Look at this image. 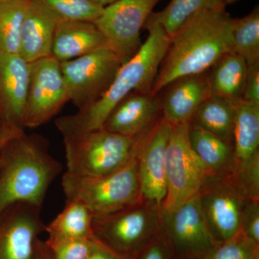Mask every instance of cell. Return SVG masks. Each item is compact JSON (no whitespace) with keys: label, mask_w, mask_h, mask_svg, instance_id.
Returning a JSON list of instances; mask_svg holds the SVG:
<instances>
[{"label":"cell","mask_w":259,"mask_h":259,"mask_svg":"<svg viewBox=\"0 0 259 259\" xmlns=\"http://www.w3.org/2000/svg\"><path fill=\"white\" fill-rule=\"evenodd\" d=\"M144 28L148 30L147 38L138 52L120 66L105 94L90 106L56 120V127L64 137L102 129L117 104L133 92L152 93L170 37L159 23L149 19Z\"/></svg>","instance_id":"obj_1"},{"label":"cell","mask_w":259,"mask_h":259,"mask_svg":"<svg viewBox=\"0 0 259 259\" xmlns=\"http://www.w3.org/2000/svg\"><path fill=\"white\" fill-rule=\"evenodd\" d=\"M233 18L226 10L194 15L170 37L152 88L157 95L177 79L206 72L232 51Z\"/></svg>","instance_id":"obj_2"},{"label":"cell","mask_w":259,"mask_h":259,"mask_svg":"<svg viewBox=\"0 0 259 259\" xmlns=\"http://www.w3.org/2000/svg\"><path fill=\"white\" fill-rule=\"evenodd\" d=\"M0 146V215L18 202L42 207L63 168L49 153L48 140L23 131L5 138Z\"/></svg>","instance_id":"obj_3"},{"label":"cell","mask_w":259,"mask_h":259,"mask_svg":"<svg viewBox=\"0 0 259 259\" xmlns=\"http://www.w3.org/2000/svg\"><path fill=\"white\" fill-rule=\"evenodd\" d=\"M161 206L141 198L129 207L93 218L94 238L122 259L134 258L161 232Z\"/></svg>","instance_id":"obj_4"},{"label":"cell","mask_w":259,"mask_h":259,"mask_svg":"<svg viewBox=\"0 0 259 259\" xmlns=\"http://www.w3.org/2000/svg\"><path fill=\"white\" fill-rule=\"evenodd\" d=\"M138 138L112 134L103 128L65 136L66 173L96 177L118 171L136 157Z\"/></svg>","instance_id":"obj_5"},{"label":"cell","mask_w":259,"mask_h":259,"mask_svg":"<svg viewBox=\"0 0 259 259\" xmlns=\"http://www.w3.org/2000/svg\"><path fill=\"white\" fill-rule=\"evenodd\" d=\"M62 187L66 200L83 204L93 218L117 212L141 199L136 156L118 171L105 176L79 177L66 172Z\"/></svg>","instance_id":"obj_6"},{"label":"cell","mask_w":259,"mask_h":259,"mask_svg":"<svg viewBox=\"0 0 259 259\" xmlns=\"http://www.w3.org/2000/svg\"><path fill=\"white\" fill-rule=\"evenodd\" d=\"M189 126L190 123L171 125L166 149L167 193L161 206L163 212L175 210L197 195L210 177L191 147Z\"/></svg>","instance_id":"obj_7"},{"label":"cell","mask_w":259,"mask_h":259,"mask_svg":"<svg viewBox=\"0 0 259 259\" xmlns=\"http://www.w3.org/2000/svg\"><path fill=\"white\" fill-rule=\"evenodd\" d=\"M60 63L70 100L79 110L93 105L105 94L122 65L110 49Z\"/></svg>","instance_id":"obj_8"},{"label":"cell","mask_w":259,"mask_h":259,"mask_svg":"<svg viewBox=\"0 0 259 259\" xmlns=\"http://www.w3.org/2000/svg\"><path fill=\"white\" fill-rule=\"evenodd\" d=\"M161 0H118L104 8L94 22L106 39L109 49L120 57L122 64L139 50L141 29Z\"/></svg>","instance_id":"obj_9"},{"label":"cell","mask_w":259,"mask_h":259,"mask_svg":"<svg viewBox=\"0 0 259 259\" xmlns=\"http://www.w3.org/2000/svg\"><path fill=\"white\" fill-rule=\"evenodd\" d=\"M161 233L175 259H204L218 244L204 221L198 194L175 210L162 212Z\"/></svg>","instance_id":"obj_10"},{"label":"cell","mask_w":259,"mask_h":259,"mask_svg":"<svg viewBox=\"0 0 259 259\" xmlns=\"http://www.w3.org/2000/svg\"><path fill=\"white\" fill-rule=\"evenodd\" d=\"M69 100L59 61L51 56L30 63L25 128H35L49 122Z\"/></svg>","instance_id":"obj_11"},{"label":"cell","mask_w":259,"mask_h":259,"mask_svg":"<svg viewBox=\"0 0 259 259\" xmlns=\"http://www.w3.org/2000/svg\"><path fill=\"white\" fill-rule=\"evenodd\" d=\"M202 214L217 243L241 231L242 212L248 199L231 177H209L198 192Z\"/></svg>","instance_id":"obj_12"},{"label":"cell","mask_w":259,"mask_h":259,"mask_svg":"<svg viewBox=\"0 0 259 259\" xmlns=\"http://www.w3.org/2000/svg\"><path fill=\"white\" fill-rule=\"evenodd\" d=\"M171 125L161 117L138 139L136 158L141 198L162 206L166 198V155Z\"/></svg>","instance_id":"obj_13"},{"label":"cell","mask_w":259,"mask_h":259,"mask_svg":"<svg viewBox=\"0 0 259 259\" xmlns=\"http://www.w3.org/2000/svg\"><path fill=\"white\" fill-rule=\"evenodd\" d=\"M41 209L18 202L0 215V259H32L37 237L45 231Z\"/></svg>","instance_id":"obj_14"},{"label":"cell","mask_w":259,"mask_h":259,"mask_svg":"<svg viewBox=\"0 0 259 259\" xmlns=\"http://www.w3.org/2000/svg\"><path fill=\"white\" fill-rule=\"evenodd\" d=\"M30 77V63L20 54H0V112L4 139L25 131L24 114Z\"/></svg>","instance_id":"obj_15"},{"label":"cell","mask_w":259,"mask_h":259,"mask_svg":"<svg viewBox=\"0 0 259 259\" xmlns=\"http://www.w3.org/2000/svg\"><path fill=\"white\" fill-rule=\"evenodd\" d=\"M161 115L158 95L133 92L117 104L102 128L127 137H139L154 125Z\"/></svg>","instance_id":"obj_16"},{"label":"cell","mask_w":259,"mask_h":259,"mask_svg":"<svg viewBox=\"0 0 259 259\" xmlns=\"http://www.w3.org/2000/svg\"><path fill=\"white\" fill-rule=\"evenodd\" d=\"M207 71L180 78L162 90L161 117L170 125L190 123L201 104L211 96Z\"/></svg>","instance_id":"obj_17"},{"label":"cell","mask_w":259,"mask_h":259,"mask_svg":"<svg viewBox=\"0 0 259 259\" xmlns=\"http://www.w3.org/2000/svg\"><path fill=\"white\" fill-rule=\"evenodd\" d=\"M109 49L106 39L92 22L59 20L56 25L51 56L64 62L94 51Z\"/></svg>","instance_id":"obj_18"},{"label":"cell","mask_w":259,"mask_h":259,"mask_svg":"<svg viewBox=\"0 0 259 259\" xmlns=\"http://www.w3.org/2000/svg\"><path fill=\"white\" fill-rule=\"evenodd\" d=\"M59 20L37 0H30L20 33V55L27 62L49 57Z\"/></svg>","instance_id":"obj_19"},{"label":"cell","mask_w":259,"mask_h":259,"mask_svg":"<svg viewBox=\"0 0 259 259\" xmlns=\"http://www.w3.org/2000/svg\"><path fill=\"white\" fill-rule=\"evenodd\" d=\"M189 141L209 176H231L234 168L233 144L192 123L189 126Z\"/></svg>","instance_id":"obj_20"},{"label":"cell","mask_w":259,"mask_h":259,"mask_svg":"<svg viewBox=\"0 0 259 259\" xmlns=\"http://www.w3.org/2000/svg\"><path fill=\"white\" fill-rule=\"evenodd\" d=\"M233 139L234 168L259 155V104L236 102Z\"/></svg>","instance_id":"obj_21"},{"label":"cell","mask_w":259,"mask_h":259,"mask_svg":"<svg viewBox=\"0 0 259 259\" xmlns=\"http://www.w3.org/2000/svg\"><path fill=\"white\" fill-rule=\"evenodd\" d=\"M248 65L236 53L225 54L207 71L211 95L236 102L243 99Z\"/></svg>","instance_id":"obj_22"},{"label":"cell","mask_w":259,"mask_h":259,"mask_svg":"<svg viewBox=\"0 0 259 259\" xmlns=\"http://www.w3.org/2000/svg\"><path fill=\"white\" fill-rule=\"evenodd\" d=\"M93 215L83 204L66 200V206L52 222L46 226L49 234L47 241L69 239H95Z\"/></svg>","instance_id":"obj_23"},{"label":"cell","mask_w":259,"mask_h":259,"mask_svg":"<svg viewBox=\"0 0 259 259\" xmlns=\"http://www.w3.org/2000/svg\"><path fill=\"white\" fill-rule=\"evenodd\" d=\"M235 111L236 102L211 95L201 104L190 123L233 144Z\"/></svg>","instance_id":"obj_24"},{"label":"cell","mask_w":259,"mask_h":259,"mask_svg":"<svg viewBox=\"0 0 259 259\" xmlns=\"http://www.w3.org/2000/svg\"><path fill=\"white\" fill-rule=\"evenodd\" d=\"M226 6L224 0H171L164 9L153 12L148 19L159 23L171 37L197 13L226 10Z\"/></svg>","instance_id":"obj_25"},{"label":"cell","mask_w":259,"mask_h":259,"mask_svg":"<svg viewBox=\"0 0 259 259\" xmlns=\"http://www.w3.org/2000/svg\"><path fill=\"white\" fill-rule=\"evenodd\" d=\"M30 0H0V54H20V33Z\"/></svg>","instance_id":"obj_26"},{"label":"cell","mask_w":259,"mask_h":259,"mask_svg":"<svg viewBox=\"0 0 259 259\" xmlns=\"http://www.w3.org/2000/svg\"><path fill=\"white\" fill-rule=\"evenodd\" d=\"M232 51L244 59L248 66L259 62V7L249 14L233 18L231 30Z\"/></svg>","instance_id":"obj_27"},{"label":"cell","mask_w":259,"mask_h":259,"mask_svg":"<svg viewBox=\"0 0 259 259\" xmlns=\"http://www.w3.org/2000/svg\"><path fill=\"white\" fill-rule=\"evenodd\" d=\"M59 20H81L94 23L104 8L90 0H37Z\"/></svg>","instance_id":"obj_28"},{"label":"cell","mask_w":259,"mask_h":259,"mask_svg":"<svg viewBox=\"0 0 259 259\" xmlns=\"http://www.w3.org/2000/svg\"><path fill=\"white\" fill-rule=\"evenodd\" d=\"M259 252V244L241 231L231 239L218 243L204 259H252Z\"/></svg>","instance_id":"obj_29"},{"label":"cell","mask_w":259,"mask_h":259,"mask_svg":"<svg viewBox=\"0 0 259 259\" xmlns=\"http://www.w3.org/2000/svg\"><path fill=\"white\" fill-rule=\"evenodd\" d=\"M229 177L247 198L258 201L259 155L235 167Z\"/></svg>","instance_id":"obj_30"},{"label":"cell","mask_w":259,"mask_h":259,"mask_svg":"<svg viewBox=\"0 0 259 259\" xmlns=\"http://www.w3.org/2000/svg\"><path fill=\"white\" fill-rule=\"evenodd\" d=\"M52 259H86L96 244L95 239L45 241Z\"/></svg>","instance_id":"obj_31"},{"label":"cell","mask_w":259,"mask_h":259,"mask_svg":"<svg viewBox=\"0 0 259 259\" xmlns=\"http://www.w3.org/2000/svg\"><path fill=\"white\" fill-rule=\"evenodd\" d=\"M241 231L245 236L259 244L258 201L248 199L241 220Z\"/></svg>","instance_id":"obj_32"},{"label":"cell","mask_w":259,"mask_h":259,"mask_svg":"<svg viewBox=\"0 0 259 259\" xmlns=\"http://www.w3.org/2000/svg\"><path fill=\"white\" fill-rule=\"evenodd\" d=\"M132 259H175L161 234Z\"/></svg>","instance_id":"obj_33"},{"label":"cell","mask_w":259,"mask_h":259,"mask_svg":"<svg viewBox=\"0 0 259 259\" xmlns=\"http://www.w3.org/2000/svg\"><path fill=\"white\" fill-rule=\"evenodd\" d=\"M242 100L259 104V62L248 66Z\"/></svg>","instance_id":"obj_34"},{"label":"cell","mask_w":259,"mask_h":259,"mask_svg":"<svg viewBox=\"0 0 259 259\" xmlns=\"http://www.w3.org/2000/svg\"><path fill=\"white\" fill-rule=\"evenodd\" d=\"M97 242V241H96ZM86 259H122L112 253L110 250L96 243L90 254Z\"/></svg>","instance_id":"obj_35"},{"label":"cell","mask_w":259,"mask_h":259,"mask_svg":"<svg viewBox=\"0 0 259 259\" xmlns=\"http://www.w3.org/2000/svg\"><path fill=\"white\" fill-rule=\"evenodd\" d=\"M32 259H52L50 250L46 242L37 239L35 243Z\"/></svg>","instance_id":"obj_36"},{"label":"cell","mask_w":259,"mask_h":259,"mask_svg":"<svg viewBox=\"0 0 259 259\" xmlns=\"http://www.w3.org/2000/svg\"><path fill=\"white\" fill-rule=\"evenodd\" d=\"M90 1L93 2L95 4L100 5L102 8H105V7L115 3V2L118 1V0H90Z\"/></svg>","instance_id":"obj_37"},{"label":"cell","mask_w":259,"mask_h":259,"mask_svg":"<svg viewBox=\"0 0 259 259\" xmlns=\"http://www.w3.org/2000/svg\"><path fill=\"white\" fill-rule=\"evenodd\" d=\"M226 5H231L233 3H236L238 0H224Z\"/></svg>","instance_id":"obj_38"},{"label":"cell","mask_w":259,"mask_h":259,"mask_svg":"<svg viewBox=\"0 0 259 259\" xmlns=\"http://www.w3.org/2000/svg\"><path fill=\"white\" fill-rule=\"evenodd\" d=\"M3 139H4V136H3V131L0 127V144L3 142Z\"/></svg>","instance_id":"obj_39"}]
</instances>
